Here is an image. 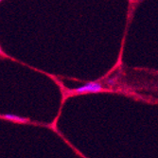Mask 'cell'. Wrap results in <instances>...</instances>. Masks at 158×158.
I'll return each instance as SVG.
<instances>
[{"instance_id": "cell-2", "label": "cell", "mask_w": 158, "mask_h": 158, "mask_svg": "<svg viewBox=\"0 0 158 158\" xmlns=\"http://www.w3.org/2000/svg\"><path fill=\"white\" fill-rule=\"evenodd\" d=\"M4 118L10 120V121H15V122H20V123H26L27 122V119L25 118H21L19 116H15V114H4Z\"/></svg>"}, {"instance_id": "cell-3", "label": "cell", "mask_w": 158, "mask_h": 158, "mask_svg": "<svg viewBox=\"0 0 158 158\" xmlns=\"http://www.w3.org/2000/svg\"><path fill=\"white\" fill-rule=\"evenodd\" d=\"M107 83H108V85H116L117 84V78H111V79H108L107 80Z\"/></svg>"}, {"instance_id": "cell-1", "label": "cell", "mask_w": 158, "mask_h": 158, "mask_svg": "<svg viewBox=\"0 0 158 158\" xmlns=\"http://www.w3.org/2000/svg\"><path fill=\"white\" fill-rule=\"evenodd\" d=\"M104 91V87L102 82L99 81H89L80 87L69 90L68 93L72 95H83V94H96Z\"/></svg>"}, {"instance_id": "cell-4", "label": "cell", "mask_w": 158, "mask_h": 158, "mask_svg": "<svg viewBox=\"0 0 158 158\" xmlns=\"http://www.w3.org/2000/svg\"><path fill=\"white\" fill-rule=\"evenodd\" d=\"M0 1H1V0H0Z\"/></svg>"}]
</instances>
